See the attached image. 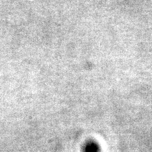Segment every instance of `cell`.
I'll return each mask as SVG.
<instances>
[]
</instances>
